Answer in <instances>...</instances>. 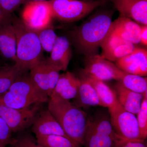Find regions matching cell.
Wrapping results in <instances>:
<instances>
[{
  "label": "cell",
  "instance_id": "32",
  "mask_svg": "<svg viewBox=\"0 0 147 147\" xmlns=\"http://www.w3.org/2000/svg\"><path fill=\"white\" fill-rule=\"evenodd\" d=\"M145 140H134L125 142L119 147H147Z\"/></svg>",
  "mask_w": 147,
  "mask_h": 147
},
{
  "label": "cell",
  "instance_id": "17",
  "mask_svg": "<svg viewBox=\"0 0 147 147\" xmlns=\"http://www.w3.org/2000/svg\"><path fill=\"white\" fill-rule=\"evenodd\" d=\"M72 57L70 42L65 36H58L50 52V58L47 59L49 63L60 71H66Z\"/></svg>",
  "mask_w": 147,
  "mask_h": 147
},
{
  "label": "cell",
  "instance_id": "13",
  "mask_svg": "<svg viewBox=\"0 0 147 147\" xmlns=\"http://www.w3.org/2000/svg\"><path fill=\"white\" fill-rule=\"evenodd\" d=\"M119 16L147 25V0H111Z\"/></svg>",
  "mask_w": 147,
  "mask_h": 147
},
{
  "label": "cell",
  "instance_id": "28",
  "mask_svg": "<svg viewBox=\"0 0 147 147\" xmlns=\"http://www.w3.org/2000/svg\"><path fill=\"white\" fill-rule=\"evenodd\" d=\"M137 115L140 136L142 140H145L147 137V92L144 95L141 108Z\"/></svg>",
  "mask_w": 147,
  "mask_h": 147
},
{
  "label": "cell",
  "instance_id": "20",
  "mask_svg": "<svg viewBox=\"0 0 147 147\" xmlns=\"http://www.w3.org/2000/svg\"><path fill=\"white\" fill-rule=\"evenodd\" d=\"M114 90L119 103L123 109L137 115L141 108L144 95L127 89L119 82L114 86Z\"/></svg>",
  "mask_w": 147,
  "mask_h": 147
},
{
  "label": "cell",
  "instance_id": "6",
  "mask_svg": "<svg viewBox=\"0 0 147 147\" xmlns=\"http://www.w3.org/2000/svg\"><path fill=\"white\" fill-rule=\"evenodd\" d=\"M110 121L114 130L127 141L142 140L137 117L125 110L120 104L108 108Z\"/></svg>",
  "mask_w": 147,
  "mask_h": 147
},
{
  "label": "cell",
  "instance_id": "26",
  "mask_svg": "<svg viewBox=\"0 0 147 147\" xmlns=\"http://www.w3.org/2000/svg\"><path fill=\"white\" fill-rule=\"evenodd\" d=\"M37 142L44 147H81L67 137L59 135L36 136Z\"/></svg>",
  "mask_w": 147,
  "mask_h": 147
},
{
  "label": "cell",
  "instance_id": "12",
  "mask_svg": "<svg viewBox=\"0 0 147 147\" xmlns=\"http://www.w3.org/2000/svg\"><path fill=\"white\" fill-rule=\"evenodd\" d=\"M100 47L102 49L100 55L112 62H115L128 55L135 48L134 44L131 42L108 33Z\"/></svg>",
  "mask_w": 147,
  "mask_h": 147
},
{
  "label": "cell",
  "instance_id": "31",
  "mask_svg": "<svg viewBox=\"0 0 147 147\" xmlns=\"http://www.w3.org/2000/svg\"><path fill=\"white\" fill-rule=\"evenodd\" d=\"M22 4H25L24 0H0L1 7L7 13H10Z\"/></svg>",
  "mask_w": 147,
  "mask_h": 147
},
{
  "label": "cell",
  "instance_id": "3",
  "mask_svg": "<svg viewBox=\"0 0 147 147\" xmlns=\"http://www.w3.org/2000/svg\"><path fill=\"white\" fill-rule=\"evenodd\" d=\"M12 23L16 39L14 64L25 74L43 60V50L36 33L28 28L21 19L13 16Z\"/></svg>",
  "mask_w": 147,
  "mask_h": 147
},
{
  "label": "cell",
  "instance_id": "8",
  "mask_svg": "<svg viewBox=\"0 0 147 147\" xmlns=\"http://www.w3.org/2000/svg\"><path fill=\"white\" fill-rule=\"evenodd\" d=\"M25 5L21 19L28 28L37 32L51 25L53 17L49 2H32Z\"/></svg>",
  "mask_w": 147,
  "mask_h": 147
},
{
  "label": "cell",
  "instance_id": "36",
  "mask_svg": "<svg viewBox=\"0 0 147 147\" xmlns=\"http://www.w3.org/2000/svg\"><path fill=\"white\" fill-rule=\"evenodd\" d=\"M1 98H0V105H1Z\"/></svg>",
  "mask_w": 147,
  "mask_h": 147
},
{
  "label": "cell",
  "instance_id": "2",
  "mask_svg": "<svg viewBox=\"0 0 147 147\" xmlns=\"http://www.w3.org/2000/svg\"><path fill=\"white\" fill-rule=\"evenodd\" d=\"M48 110L69 138L84 146L88 117L80 106L69 100L50 97Z\"/></svg>",
  "mask_w": 147,
  "mask_h": 147
},
{
  "label": "cell",
  "instance_id": "10",
  "mask_svg": "<svg viewBox=\"0 0 147 147\" xmlns=\"http://www.w3.org/2000/svg\"><path fill=\"white\" fill-rule=\"evenodd\" d=\"M60 70L46 60H42L30 70V76L40 90L50 97L57 84Z\"/></svg>",
  "mask_w": 147,
  "mask_h": 147
},
{
  "label": "cell",
  "instance_id": "35",
  "mask_svg": "<svg viewBox=\"0 0 147 147\" xmlns=\"http://www.w3.org/2000/svg\"><path fill=\"white\" fill-rule=\"evenodd\" d=\"M25 1V4L32 2H50L53 0H24Z\"/></svg>",
  "mask_w": 147,
  "mask_h": 147
},
{
  "label": "cell",
  "instance_id": "19",
  "mask_svg": "<svg viewBox=\"0 0 147 147\" xmlns=\"http://www.w3.org/2000/svg\"><path fill=\"white\" fill-rule=\"evenodd\" d=\"M12 21L0 25V53L7 59L15 62L16 39Z\"/></svg>",
  "mask_w": 147,
  "mask_h": 147
},
{
  "label": "cell",
  "instance_id": "37",
  "mask_svg": "<svg viewBox=\"0 0 147 147\" xmlns=\"http://www.w3.org/2000/svg\"><path fill=\"white\" fill-rule=\"evenodd\" d=\"M0 6H1V5H0Z\"/></svg>",
  "mask_w": 147,
  "mask_h": 147
},
{
  "label": "cell",
  "instance_id": "34",
  "mask_svg": "<svg viewBox=\"0 0 147 147\" xmlns=\"http://www.w3.org/2000/svg\"><path fill=\"white\" fill-rule=\"evenodd\" d=\"M140 43L147 46V25H141L140 35Z\"/></svg>",
  "mask_w": 147,
  "mask_h": 147
},
{
  "label": "cell",
  "instance_id": "27",
  "mask_svg": "<svg viewBox=\"0 0 147 147\" xmlns=\"http://www.w3.org/2000/svg\"><path fill=\"white\" fill-rule=\"evenodd\" d=\"M36 32L42 50L50 53L58 36L52 25Z\"/></svg>",
  "mask_w": 147,
  "mask_h": 147
},
{
  "label": "cell",
  "instance_id": "33",
  "mask_svg": "<svg viewBox=\"0 0 147 147\" xmlns=\"http://www.w3.org/2000/svg\"><path fill=\"white\" fill-rule=\"evenodd\" d=\"M13 16L11 13H7L0 6V25L11 21Z\"/></svg>",
  "mask_w": 147,
  "mask_h": 147
},
{
  "label": "cell",
  "instance_id": "5",
  "mask_svg": "<svg viewBox=\"0 0 147 147\" xmlns=\"http://www.w3.org/2000/svg\"><path fill=\"white\" fill-rule=\"evenodd\" d=\"M50 3L53 17L66 22L79 21L104 4L105 0H53Z\"/></svg>",
  "mask_w": 147,
  "mask_h": 147
},
{
  "label": "cell",
  "instance_id": "22",
  "mask_svg": "<svg viewBox=\"0 0 147 147\" xmlns=\"http://www.w3.org/2000/svg\"><path fill=\"white\" fill-rule=\"evenodd\" d=\"M78 95L76 99L80 106H99L105 107L100 100L92 84L84 76L80 75Z\"/></svg>",
  "mask_w": 147,
  "mask_h": 147
},
{
  "label": "cell",
  "instance_id": "15",
  "mask_svg": "<svg viewBox=\"0 0 147 147\" xmlns=\"http://www.w3.org/2000/svg\"><path fill=\"white\" fill-rule=\"evenodd\" d=\"M32 125L36 136L59 135L69 138L48 109L39 113Z\"/></svg>",
  "mask_w": 147,
  "mask_h": 147
},
{
  "label": "cell",
  "instance_id": "29",
  "mask_svg": "<svg viewBox=\"0 0 147 147\" xmlns=\"http://www.w3.org/2000/svg\"><path fill=\"white\" fill-rule=\"evenodd\" d=\"M11 132L8 125L0 117V147H5L6 145L10 144Z\"/></svg>",
  "mask_w": 147,
  "mask_h": 147
},
{
  "label": "cell",
  "instance_id": "18",
  "mask_svg": "<svg viewBox=\"0 0 147 147\" xmlns=\"http://www.w3.org/2000/svg\"><path fill=\"white\" fill-rule=\"evenodd\" d=\"M79 85V78L73 74L67 71L60 74L50 97H58L67 100L76 99Z\"/></svg>",
  "mask_w": 147,
  "mask_h": 147
},
{
  "label": "cell",
  "instance_id": "23",
  "mask_svg": "<svg viewBox=\"0 0 147 147\" xmlns=\"http://www.w3.org/2000/svg\"><path fill=\"white\" fill-rule=\"evenodd\" d=\"M0 98L1 104L16 109L27 108L35 104H41L35 98L24 97L9 91L0 96Z\"/></svg>",
  "mask_w": 147,
  "mask_h": 147
},
{
  "label": "cell",
  "instance_id": "9",
  "mask_svg": "<svg viewBox=\"0 0 147 147\" xmlns=\"http://www.w3.org/2000/svg\"><path fill=\"white\" fill-rule=\"evenodd\" d=\"M83 70L88 74L102 81L112 79L118 81L124 73L113 62L98 54L86 57Z\"/></svg>",
  "mask_w": 147,
  "mask_h": 147
},
{
  "label": "cell",
  "instance_id": "16",
  "mask_svg": "<svg viewBox=\"0 0 147 147\" xmlns=\"http://www.w3.org/2000/svg\"><path fill=\"white\" fill-rule=\"evenodd\" d=\"M25 74H21L16 79L8 91L24 97L35 98L41 103L48 101V96L38 88L30 75Z\"/></svg>",
  "mask_w": 147,
  "mask_h": 147
},
{
  "label": "cell",
  "instance_id": "21",
  "mask_svg": "<svg viewBox=\"0 0 147 147\" xmlns=\"http://www.w3.org/2000/svg\"><path fill=\"white\" fill-rule=\"evenodd\" d=\"M80 75L84 76L92 84L105 107L112 108L119 104L114 90L112 89L103 81L88 74L83 69L80 71Z\"/></svg>",
  "mask_w": 147,
  "mask_h": 147
},
{
  "label": "cell",
  "instance_id": "30",
  "mask_svg": "<svg viewBox=\"0 0 147 147\" xmlns=\"http://www.w3.org/2000/svg\"><path fill=\"white\" fill-rule=\"evenodd\" d=\"M14 147H44L36 142L30 135H24L15 140H11L10 143Z\"/></svg>",
  "mask_w": 147,
  "mask_h": 147
},
{
  "label": "cell",
  "instance_id": "11",
  "mask_svg": "<svg viewBox=\"0 0 147 147\" xmlns=\"http://www.w3.org/2000/svg\"><path fill=\"white\" fill-rule=\"evenodd\" d=\"M116 66L126 73L146 77L147 75V50L135 47L131 53L115 61Z\"/></svg>",
  "mask_w": 147,
  "mask_h": 147
},
{
  "label": "cell",
  "instance_id": "24",
  "mask_svg": "<svg viewBox=\"0 0 147 147\" xmlns=\"http://www.w3.org/2000/svg\"><path fill=\"white\" fill-rule=\"evenodd\" d=\"M118 82L127 89L137 93L144 95L147 92L146 77L124 72Z\"/></svg>",
  "mask_w": 147,
  "mask_h": 147
},
{
  "label": "cell",
  "instance_id": "4",
  "mask_svg": "<svg viewBox=\"0 0 147 147\" xmlns=\"http://www.w3.org/2000/svg\"><path fill=\"white\" fill-rule=\"evenodd\" d=\"M127 142L114 130L109 116L99 113L88 117L85 147H119Z\"/></svg>",
  "mask_w": 147,
  "mask_h": 147
},
{
  "label": "cell",
  "instance_id": "14",
  "mask_svg": "<svg viewBox=\"0 0 147 147\" xmlns=\"http://www.w3.org/2000/svg\"><path fill=\"white\" fill-rule=\"evenodd\" d=\"M140 31L141 25L129 18L119 16L112 22L108 33L136 44L140 43Z\"/></svg>",
  "mask_w": 147,
  "mask_h": 147
},
{
  "label": "cell",
  "instance_id": "25",
  "mask_svg": "<svg viewBox=\"0 0 147 147\" xmlns=\"http://www.w3.org/2000/svg\"><path fill=\"white\" fill-rule=\"evenodd\" d=\"M24 74L15 64L0 68V96L8 91L13 82Z\"/></svg>",
  "mask_w": 147,
  "mask_h": 147
},
{
  "label": "cell",
  "instance_id": "1",
  "mask_svg": "<svg viewBox=\"0 0 147 147\" xmlns=\"http://www.w3.org/2000/svg\"><path fill=\"white\" fill-rule=\"evenodd\" d=\"M113 14L111 11H97L71 32V40L79 53L86 57L98 54L109 31Z\"/></svg>",
  "mask_w": 147,
  "mask_h": 147
},
{
  "label": "cell",
  "instance_id": "7",
  "mask_svg": "<svg viewBox=\"0 0 147 147\" xmlns=\"http://www.w3.org/2000/svg\"><path fill=\"white\" fill-rule=\"evenodd\" d=\"M41 104L16 109L0 105V117L8 125L12 132H16L32 125L38 115Z\"/></svg>",
  "mask_w": 147,
  "mask_h": 147
}]
</instances>
